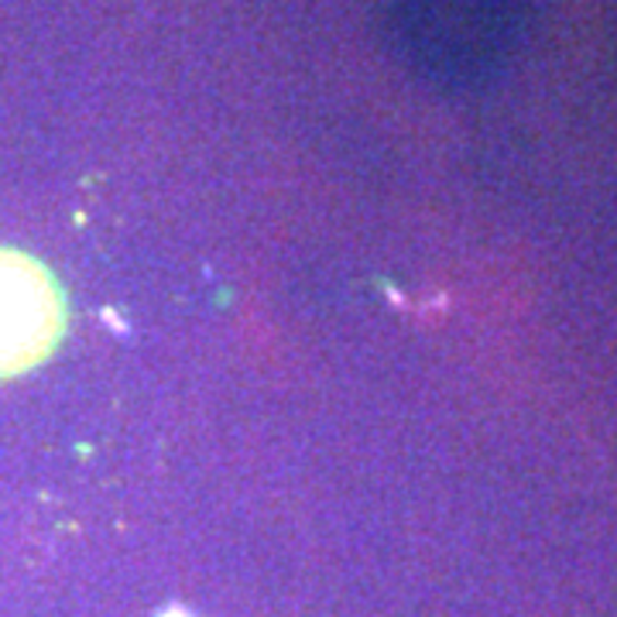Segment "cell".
Returning <instances> with one entry per match:
<instances>
[{
  "mask_svg": "<svg viewBox=\"0 0 617 617\" xmlns=\"http://www.w3.org/2000/svg\"><path fill=\"white\" fill-rule=\"evenodd\" d=\"M66 333V296L45 264L0 247V381L27 374L52 357Z\"/></svg>",
  "mask_w": 617,
  "mask_h": 617,
  "instance_id": "obj_1",
  "label": "cell"
},
{
  "mask_svg": "<svg viewBox=\"0 0 617 617\" xmlns=\"http://www.w3.org/2000/svg\"><path fill=\"white\" fill-rule=\"evenodd\" d=\"M162 617H189V614H186V610H179V607H172V610H165Z\"/></svg>",
  "mask_w": 617,
  "mask_h": 617,
  "instance_id": "obj_2",
  "label": "cell"
}]
</instances>
